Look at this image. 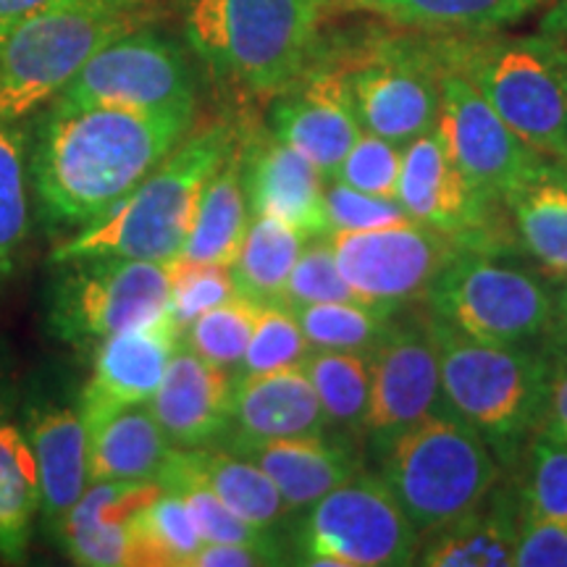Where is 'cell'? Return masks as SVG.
<instances>
[{"label":"cell","mask_w":567,"mask_h":567,"mask_svg":"<svg viewBox=\"0 0 567 567\" xmlns=\"http://www.w3.org/2000/svg\"><path fill=\"white\" fill-rule=\"evenodd\" d=\"M195 130L187 113L71 103L55 95L30 132V187L38 221L76 234L116 208Z\"/></svg>","instance_id":"6da1fadb"},{"label":"cell","mask_w":567,"mask_h":567,"mask_svg":"<svg viewBox=\"0 0 567 567\" xmlns=\"http://www.w3.org/2000/svg\"><path fill=\"white\" fill-rule=\"evenodd\" d=\"M237 145L239 130L231 122L193 130L101 221L61 239L51 252V266L74 258L172 264L187 243L210 176Z\"/></svg>","instance_id":"7a4b0ae2"},{"label":"cell","mask_w":567,"mask_h":567,"mask_svg":"<svg viewBox=\"0 0 567 567\" xmlns=\"http://www.w3.org/2000/svg\"><path fill=\"white\" fill-rule=\"evenodd\" d=\"M331 0H182L187 45L216 80L276 95L308 69Z\"/></svg>","instance_id":"3957f363"},{"label":"cell","mask_w":567,"mask_h":567,"mask_svg":"<svg viewBox=\"0 0 567 567\" xmlns=\"http://www.w3.org/2000/svg\"><path fill=\"white\" fill-rule=\"evenodd\" d=\"M439 352L444 402L492 446L502 467H513L542 425L551 379V347L488 344L465 337L429 313Z\"/></svg>","instance_id":"277c9868"},{"label":"cell","mask_w":567,"mask_h":567,"mask_svg":"<svg viewBox=\"0 0 567 567\" xmlns=\"http://www.w3.org/2000/svg\"><path fill=\"white\" fill-rule=\"evenodd\" d=\"M153 17L151 0H55L0 38V118L27 122L113 40Z\"/></svg>","instance_id":"5b68a950"},{"label":"cell","mask_w":567,"mask_h":567,"mask_svg":"<svg viewBox=\"0 0 567 567\" xmlns=\"http://www.w3.org/2000/svg\"><path fill=\"white\" fill-rule=\"evenodd\" d=\"M439 63L457 71L544 158L567 163V82L555 40L513 34H431Z\"/></svg>","instance_id":"8992f818"},{"label":"cell","mask_w":567,"mask_h":567,"mask_svg":"<svg viewBox=\"0 0 567 567\" xmlns=\"http://www.w3.org/2000/svg\"><path fill=\"white\" fill-rule=\"evenodd\" d=\"M379 473L423 538L471 513L499 484L502 465L486 439L444 408L396 436Z\"/></svg>","instance_id":"52a82bcc"},{"label":"cell","mask_w":567,"mask_h":567,"mask_svg":"<svg viewBox=\"0 0 567 567\" xmlns=\"http://www.w3.org/2000/svg\"><path fill=\"white\" fill-rule=\"evenodd\" d=\"M168 264L134 258H74L53 264L45 292L48 331L61 342L84 347L151 323L168 313Z\"/></svg>","instance_id":"ba28073f"},{"label":"cell","mask_w":567,"mask_h":567,"mask_svg":"<svg viewBox=\"0 0 567 567\" xmlns=\"http://www.w3.org/2000/svg\"><path fill=\"white\" fill-rule=\"evenodd\" d=\"M555 300L528 268L471 247L444 268L425 295L431 316L488 344H530L549 334Z\"/></svg>","instance_id":"9c48e42d"},{"label":"cell","mask_w":567,"mask_h":567,"mask_svg":"<svg viewBox=\"0 0 567 567\" xmlns=\"http://www.w3.org/2000/svg\"><path fill=\"white\" fill-rule=\"evenodd\" d=\"M421 536L381 476L354 473L305 509L295 528L297 565H413Z\"/></svg>","instance_id":"30bf717a"},{"label":"cell","mask_w":567,"mask_h":567,"mask_svg":"<svg viewBox=\"0 0 567 567\" xmlns=\"http://www.w3.org/2000/svg\"><path fill=\"white\" fill-rule=\"evenodd\" d=\"M342 63L363 132L408 147L439 124L442 66L429 32L371 40Z\"/></svg>","instance_id":"8fae6325"},{"label":"cell","mask_w":567,"mask_h":567,"mask_svg":"<svg viewBox=\"0 0 567 567\" xmlns=\"http://www.w3.org/2000/svg\"><path fill=\"white\" fill-rule=\"evenodd\" d=\"M59 95L71 103L197 116V80L187 55L147 24L92 55Z\"/></svg>","instance_id":"7c38bea8"},{"label":"cell","mask_w":567,"mask_h":567,"mask_svg":"<svg viewBox=\"0 0 567 567\" xmlns=\"http://www.w3.org/2000/svg\"><path fill=\"white\" fill-rule=\"evenodd\" d=\"M337 266L354 295L379 308L402 310L425 300L446 266L465 243L421 221L365 231H329Z\"/></svg>","instance_id":"4fadbf2b"},{"label":"cell","mask_w":567,"mask_h":567,"mask_svg":"<svg viewBox=\"0 0 567 567\" xmlns=\"http://www.w3.org/2000/svg\"><path fill=\"white\" fill-rule=\"evenodd\" d=\"M442 66V63H439ZM446 147L481 195L505 205L509 195L536 172L544 158L528 142L509 130L486 97L457 71L442 66V113H439Z\"/></svg>","instance_id":"5bb4252c"},{"label":"cell","mask_w":567,"mask_h":567,"mask_svg":"<svg viewBox=\"0 0 567 567\" xmlns=\"http://www.w3.org/2000/svg\"><path fill=\"white\" fill-rule=\"evenodd\" d=\"M444 408L429 313L394 321L392 331L371 352V405L363 429L368 452L379 460L396 436Z\"/></svg>","instance_id":"9a60e30c"},{"label":"cell","mask_w":567,"mask_h":567,"mask_svg":"<svg viewBox=\"0 0 567 567\" xmlns=\"http://www.w3.org/2000/svg\"><path fill=\"white\" fill-rule=\"evenodd\" d=\"M268 126L276 140L313 163L326 182H334L354 140L363 134L344 63L318 59L316 51L308 69L274 95Z\"/></svg>","instance_id":"2e32d148"},{"label":"cell","mask_w":567,"mask_h":567,"mask_svg":"<svg viewBox=\"0 0 567 567\" xmlns=\"http://www.w3.org/2000/svg\"><path fill=\"white\" fill-rule=\"evenodd\" d=\"M396 200L413 221L463 239L471 250L502 252L499 234L494 231L499 205L481 195L460 172L439 124L405 147Z\"/></svg>","instance_id":"e0dca14e"},{"label":"cell","mask_w":567,"mask_h":567,"mask_svg":"<svg viewBox=\"0 0 567 567\" xmlns=\"http://www.w3.org/2000/svg\"><path fill=\"white\" fill-rule=\"evenodd\" d=\"M179 342L182 331L172 310L151 323L101 339L92 352L90 379L84 381L76 405L87 429L118 410L151 402Z\"/></svg>","instance_id":"ac0fdd59"},{"label":"cell","mask_w":567,"mask_h":567,"mask_svg":"<svg viewBox=\"0 0 567 567\" xmlns=\"http://www.w3.org/2000/svg\"><path fill=\"white\" fill-rule=\"evenodd\" d=\"M243 145L245 189L252 216L279 218L300 229L308 239L331 231L326 213L323 174L305 155L284 145L281 140H239Z\"/></svg>","instance_id":"d6986e66"},{"label":"cell","mask_w":567,"mask_h":567,"mask_svg":"<svg viewBox=\"0 0 567 567\" xmlns=\"http://www.w3.org/2000/svg\"><path fill=\"white\" fill-rule=\"evenodd\" d=\"M226 450L250 460L274 481L289 513H305L331 488L342 486L358 473L360 460L347 434H308L287 439H229Z\"/></svg>","instance_id":"ffe728a7"},{"label":"cell","mask_w":567,"mask_h":567,"mask_svg":"<svg viewBox=\"0 0 567 567\" xmlns=\"http://www.w3.org/2000/svg\"><path fill=\"white\" fill-rule=\"evenodd\" d=\"M231 392L234 371L210 363L179 342L147 405L174 446L195 450L218 444L229 431Z\"/></svg>","instance_id":"44dd1931"},{"label":"cell","mask_w":567,"mask_h":567,"mask_svg":"<svg viewBox=\"0 0 567 567\" xmlns=\"http://www.w3.org/2000/svg\"><path fill=\"white\" fill-rule=\"evenodd\" d=\"M24 434L38 463L42 523L48 534H59L69 509L87 492L90 429L80 408L53 400H34L24 410Z\"/></svg>","instance_id":"7402d4cb"},{"label":"cell","mask_w":567,"mask_h":567,"mask_svg":"<svg viewBox=\"0 0 567 567\" xmlns=\"http://www.w3.org/2000/svg\"><path fill=\"white\" fill-rule=\"evenodd\" d=\"M158 492V481H92L69 509L55 542L76 565L132 567V523Z\"/></svg>","instance_id":"603a6c76"},{"label":"cell","mask_w":567,"mask_h":567,"mask_svg":"<svg viewBox=\"0 0 567 567\" xmlns=\"http://www.w3.org/2000/svg\"><path fill=\"white\" fill-rule=\"evenodd\" d=\"M323 431H329V417L302 365L271 373H234L229 431L221 442L229 439L260 442V439L308 436Z\"/></svg>","instance_id":"cb8c5ba5"},{"label":"cell","mask_w":567,"mask_h":567,"mask_svg":"<svg viewBox=\"0 0 567 567\" xmlns=\"http://www.w3.org/2000/svg\"><path fill=\"white\" fill-rule=\"evenodd\" d=\"M520 523V488L496 484L471 513L423 536L415 563L425 567H509Z\"/></svg>","instance_id":"d4e9b609"},{"label":"cell","mask_w":567,"mask_h":567,"mask_svg":"<svg viewBox=\"0 0 567 567\" xmlns=\"http://www.w3.org/2000/svg\"><path fill=\"white\" fill-rule=\"evenodd\" d=\"M174 450L147 402L124 408L90 429V481H158Z\"/></svg>","instance_id":"484cf974"},{"label":"cell","mask_w":567,"mask_h":567,"mask_svg":"<svg viewBox=\"0 0 567 567\" xmlns=\"http://www.w3.org/2000/svg\"><path fill=\"white\" fill-rule=\"evenodd\" d=\"M243 140V134H239ZM250 200L245 189L243 145H237L218 172L210 176L200 197L195 224L176 260L187 264L234 266L243 250L245 234L250 229Z\"/></svg>","instance_id":"4316f807"},{"label":"cell","mask_w":567,"mask_h":567,"mask_svg":"<svg viewBox=\"0 0 567 567\" xmlns=\"http://www.w3.org/2000/svg\"><path fill=\"white\" fill-rule=\"evenodd\" d=\"M517 243L542 271L567 276V166L547 161L509 195Z\"/></svg>","instance_id":"83f0119b"},{"label":"cell","mask_w":567,"mask_h":567,"mask_svg":"<svg viewBox=\"0 0 567 567\" xmlns=\"http://www.w3.org/2000/svg\"><path fill=\"white\" fill-rule=\"evenodd\" d=\"M184 455L197 471V476L216 492L218 499L239 520L274 534L292 515L274 481L237 452L226 450L221 444H208L184 450Z\"/></svg>","instance_id":"f1b7e54d"},{"label":"cell","mask_w":567,"mask_h":567,"mask_svg":"<svg viewBox=\"0 0 567 567\" xmlns=\"http://www.w3.org/2000/svg\"><path fill=\"white\" fill-rule=\"evenodd\" d=\"M42 509L38 463L24 429L0 423V559L17 565L30 549Z\"/></svg>","instance_id":"f546056e"},{"label":"cell","mask_w":567,"mask_h":567,"mask_svg":"<svg viewBox=\"0 0 567 567\" xmlns=\"http://www.w3.org/2000/svg\"><path fill=\"white\" fill-rule=\"evenodd\" d=\"M542 0H365L360 9L410 30L431 34L499 32L515 24Z\"/></svg>","instance_id":"4dcf8cb0"},{"label":"cell","mask_w":567,"mask_h":567,"mask_svg":"<svg viewBox=\"0 0 567 567\" xmlns=\"http://www.w3.org/2000/svg\"><path fill=\"white\" fill-rule=\"evenodd\" d=\"M305 245H308V237L295 226L279 218L255 216L245 234L237 264L231 266L239 295L264 305L281 302L284 287Z\"/></svg>","instance_id":"1f68e13d"},{"label":"cell","mask_w":567,"mask_h":567,"mask_svg":"<svg viewBox=\"0 0 567 567\" xmlns=\"http://www.w3.org/2000/svg\"><path fill=\"white\" fill-rule=\"evenodd\" d=\"M30 132L21 122L0 118V292L17 271L19 255L32 234Z\"/></svg>","instance_id":"d6a6232c"},{"label":"cell","mask_w":567,"mask_h":567,"mask_svg":"<svg viewBox=\"0 0 567 567\" xmlns=\"http://www.w3.org/2000/svg\"><path fill=\"white\" fill-rule=\"evenodd\" d=\"M313 384L329 429L339 434H363L368 405H371V354L313 350L302 363Z\"/></svg>","instance_id":"836d02e7"},{"label":"cell","mask_w":567,"mask_h":567,"mask_svg":"<svg viewBox=\"0 0 567 567\" xmlns=\"http://www.w3.org/2000/svg\"><path fill=\"white\" fill-rule=\"evenodd\" d=\"M132 542L134 565L189 567L205 538L187 502L172 488L161 486L158 496L134 517Z\"/></svg>","instance_id":"e575fe53"},{"label":"cell","mask_w":567,"mask_h":567,"mask_svg":"<svg viewBox=\"0 0 567 567\" xmlns=\"http://www.w3.org/2000/svg\"><path fill=\"white\" fill-rule=\"evenodd\" d=\"M313 350L371 354L396 321V310L371 302H316L292 310Z\"/></svg>","instance_id":"d590c367"},{"label":"cell","mask_w":567,"mask_h":567,"mask_svg":"<svg viewBox=\"0 0 567 567\" xmlns=\"http://www.w3.org/2000/svg\"><path fill=\"white\" fill-rule=\"evenodd\" d=\"M158 484L172 488L187 502L189 513H193L197 528L205 542H221V544H258V547H279L274 534L250 526V523L239 520L229 507L218 499L216 492L197 476V471L189 465L184 450L176 446L172 460H168ZM281 549V547H279Z\"/></svg>","instance_id":"8d00e7d4"},{"label":"cell","mask_w":567,"mask_h":567,"mask_svg":"<svg viewBox=\"0 0 567 567\" xmlns=\"http://www.w3.org/2000/svg\"><path fill=\"white\" fill-rule=\"evenodd\" d=\"M260 305L264 302L237 295L229 302L205 310L182 331V344H187L189 350L210 363L237 371L247 347H250Z\"/></svg>","instance_id":"74e56055"},{"label":"cell","mask_w":567,"mask_h":567,"mask_svg":"<svg viewBox=\"0 0 567 567\" xmlns=\"http://www.w3.org/2000/svg\"><path fill=\"white\" fill-rule=\"evenodd\" d=\"M520 513L567 523V444L536 431L528 444V467L520 486Z\"/></svg>","instance_id":"f35d334b"},{"label":"cell","mask_w":567,"mask_h":567,"mask_svg":"<svg viewBox=\"0 0 567 567\" xmlns=\"http://www.w3.org/2000/svg\"><path fill=\"white\" fill-rule=\"evenodd\" d=\"M310 352H313V347L305 339L292 310L279 302L260 305L250 347H247L243 363L237 365L234 373L250 375L297 368L305 363Z\"/></svg>","instance_id":"ab89813d"},{"label":"cell","mask_w":567,"mask_h":567,"mask_svg":"<svg viewBox=\"0 0 567 567\" xmlns=\"http://www.w3.org/2000/svg\"><path fill=\"white\" fill-rule=\"evenodd\" d=\"M316 302H363L354 295L350 284H347L342 271H339L329 234L326 237L308 239L292 274H289V281L284 287L279 305L295 310L302 308V305Z\"/></svg>","instance_id":"60d3db41"},{"label":"cell","mask_w":567,"mask_h":567,"mask_svg":"<svg viewBox=\"0 0 567 567\" xmlns=\"http://www.w3.org/2000/svg\"><path fill=\"white\" fill-rule=\"evenodd\" d=\"M168 271H172V302H168V310H172V318L179 326V331L187 329L205 310L229 302L239 295L231 266L172 260Z\"/></svg>","instance_id":"b9f144b4"},{"label":"cell","mask_w":567,"mask_h":567,"mask_svg":"<svg viewBox=\"0 0 567 567\" xmlns=\"http://www.w3.org/2000/svg\"><path fill=\"white\" fill-rule=\"evenodd\" d=\"M402 158H405V147L394 145V142L379 137V134L363 132L347 153L337 182H344L347 187L360 189V193L394 197L396 200Z\"/></svg>","instance_id":"7bdbcfd3"},{"label":"cell","mask_w":567,"mask_h":567,"mask_svg":"<svg viewBox=\"0 0 567 567\" xmlns=\"http://www.w3.org/2000/svg\"><path fill=\"white\" fill-rule=\"evenodd\" d=\"M326 213H329L331 231L384 229V226H400L413 221L405 205L394 200V197L360 193V189L347 187L344 182L337 179L326 184Z\"/></svg>","instance_id":"ee69618b"},{"label":"cell","mask_w":567,"mask_h":567,"mask_svg":"<svg viewBox=\"0 0 567 567\" xmlns=\"http://www.w3.org/2000/svg\"><path fill=\"white\" fill-rule=\"evenodd\" d=\"M513 565L567 567V523L544 520V517L520 513Z\"/></svg>","instance_id":"f6af8a7d"},{"label":"cell","mask_w":567,"mask_h":567,"mask_svg":"<svg viewBox=\"0 0 567 567\" xmlns=\"http://www.w3.org/2000/svg\"><path fill=\"white\" fill-rule=\"evenodd\" d=\"M284 549L258 547V544H221L205 542L189 567H258L281 565Z\"/></svg>","instance_id":"bcb514c9"},{"label":"cell","mask_w":567,"mask_h":567,"mask_svg":"<svg viewBox=\"0 0 567 567\" xmlns=\"http://www.w3.org/2000/svg\"><path fill=\"white\" fill-rule=\"evenodd\" d=\"M538 431L567 444V350L551 344V379L547 408H544Z\"/></svg>","instance_id":"7dc6e473"},{"label":"cell","mask_w":567,"mask_h":567,"mask_svg":"<svg viewBox=\"0 0 567 567\" xmlns=\"http://www.w3.org/2000/svg\"><path fill=\"white\" fill-rule=\"evenodd\" d=\"M51 3H55V0H0V38H3L11 27H17L21 19L32 17V13H38L40 9H45V6Z\"/></svg>","instance_id":"c3c4849f"},{"label":"cell","mask_w":567,"mask_h":567,"mask_svg":"<svg viewBox=\"0 0 567 567\" xmlns=\"http://www.w3.org/2000/svg\"><path fill=\"white\" fill-rule=\"evenodd\" d=\"M13 408H17V381H13L9 354L0 347V423L9 421Z\"/></svg>","instance_id":"681fc988"},{"label":"cell","mask_w":567,"mask_h":567,"mask_svg":"<svg viewBox=\"0 0 567 567\" xmlns=\"http://www.w3.org/2000/svg\"><path fill=\"white\" fill-rule=\"evenodd\" d=\"M542 34L544 38L567 42V0H551L549 11L542 17Z\"/></svg>","instance_id":"f907efd6"},{"label":"cell","mask_w":567,"mask_h":567,"mask_svg":"<svg viewBox=\"0 0 567 567\" xmlns=\"http://www.w3.org/2000/svg\"><path fill=\"white\" fill-rule=\"evenodd\" d=\"M549 334H551V344L567 350V289H563L555 300V318H551Z\"/></svg>","instance_id":"816d5d0a"},{"label":"cell","mask_w":567,"mask_h":567,"mask_svg":"<svg viewBox=\"0 0 567 567\" xmlns=\"http://www.w3.org/2000/svg\"><path fill=\"white\" fill-rule=\"evenodd\" d=\"M555 51H557L559 69H563V76H565V82H567V42L555 40Z\"/></svg>","instance_id":"f5cc1de1"},{"label":"cell","mask_w":567,"mask_h":567,"mask_svg":"<svg viewBox=\"0 0 567 567\" xmlns=\"http://www.w3.org/2000/svg\"><path fill=\"white\" fill-rule=\"evenodd\" d=\"M347 3H350V6H354V9H360V6H363V3H365V0H347Z\"/></svg>","instance_id":"db71d44e"},{"label":"cell","mask_w":567,"mask_h":567,"mask_svg":"<svg viewBox=\"0 0 567 567\" xmlns=\"http://www.w3.org/2000/svg\"><path fill=\"white\" fill-rule=\"evenodd\" d=\"M565 166H567V163H565Z\"/></svg>","instance_id":"11a10c76"}]
</instances>
